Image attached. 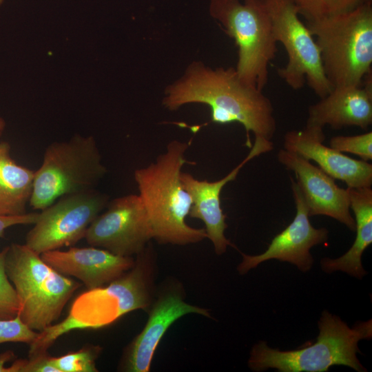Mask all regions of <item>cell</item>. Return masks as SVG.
Here are the masks:
<instances>
[{"instance_id": "1", "label": "cell", "mask_w": 372, "mask_h": 372, "mask_svg": "<svg viewBox=\"0 0 372 372\" xmlns=\"http://www.w3.org/2000/svg\"><path fill=\"white\" fill-rule=\"evenodd\" d=\"M162 103L174 111L185 104L202 103L211 110V122L239 123L246 131L245 145L252 146L249 133L270 140L276 130L271 101L262 90L244 83L234 68H211L191 63L183 76L165 90Z\"/></svg>"}, {"instance_id": "2", "label": "cell", "mask_w": 372, "mask_h": 372, "mask_svg": "<svg viewBox=\"0 0 372 372\" xmlns=\"http://www.w3.org/2000/svg\"><path fill=\"white\" fill-rule=\"evenodd\" d=\"M145 247L132 269L103 287L87 289L73 302L68 316L39 332L30 344L29 358L48 353L62 335L75 329H96L110 325L123 315L147 309L151 302L153 264Z\"/></svg>"}, {"instance_id": "3", "label": "cell", "mask_w": 372, "mask_h": 372, "mask_svg": "<svg viewBox=\"0 0 372 372\" xmlns=\"http://www.w3.org/2000/svg\"><path fill=\"white\" fill-rule=\"evenodd\" d=\"M189 145L174 140L154 163L134 172L153 238L158 243L185 245L207 238L205 229L192 227L185 222L192 200L182 185L180 174L184 164L193 163L185 158Z\"/></svg>"}, {"instance_id": "4", "label": "cell", "mask_w": 372, "mask_h": 372, "mask_svg": "<svg viewBox=\"0 0 372 372\" xmlns=\"http://www.w3.org/2000/svg\"><path fill=\"white\" fill-rule=\"evenodd\" d=\"M319 334L311 345L280 351L259 341L250 351L248 366L261 372L275 369L280 372H326L335 365L366 371L357 357L360 340L372 337V320L357 322L349 327L339 316L324 310L318 322Z\"/></svg>"}, {"instance_id": "5", "label": "cell", "mask_w": 372, "mask_h": 372, "mask_svg": "<svg viewBox=\"0 0 372 372\" xmlns=\"http://www.w3.org/2000/svg\"><path fill=\"white\" fill-rule=\"evenodd\" d=\"M332 87L362 85L372 66V1L338 14L306 21Z\"/></svg>"}, {"instance_id": "6", "label": "cell", "mask_w": 372, "mask_h": 372, "mask_svg": "<svg viewBox=\"0 0 372 372\" xmlns=\"http://www.w3.org/2000/svg\"><path fill=\"white\" fill-rule=\"evenodd\" d=\"M6 271L19 300L18 316L39 332L59 318L81 284L56 271L25 244L7 247Z\"/></svg>"}, {"instance_id": "7", "label": "cell", "mask_w": 372, "mask_h": 372, "mask_svg": "<svg viewBox=\"0 0 372 372\" xmlns=\"http://www.w3.org/2000/svg\"><path fill=\"white\" fill-rule=\"evenodd\" d=\"M209 12L238 47L235 69L240 79L263 90L268 81L269 65L278 52L263 0H210Z\"/></svg>"}, {"instance_id": "8", "label": "cell", "mask_w": 372, "mask_h": 372, "mask_svg": "<svg viewBox=\"0 0 372 372\" xmlns=\"http://www.w3.org/2000/svg\"><path fill=\"white\" fill-rule=\"evenodd\" d=\"M107 169L94 138L74 135L49 145L34 172L30 205L43 210L59 198L94 189Z\"/></svg>"}, {"instance_id": "9", "label": "cell", "mask_w": 372, "mask_h": 372, "mask_svg": "<svg viewBox=\"0 0 372 372\" xmlns=\"http://www.w3.org/2000/svg\"><path fill=\"white\" fill-rule=\"evenodd\" d=\"M268 11L273 35L287 54V63L278 70V76L297 90L305 83L320 98L333 87L322 67L320 50L306 23L291 0H263Z\"/></svg>"}, {"instance_id": "10", "label": "cell", "mask_w": 372, "mask_h": 372, "mask_svg": "<svg viewBox=\"0 0 372 372\" xmlns=\"http://www.w3.org/2000/svg\"><path fill=\"white\" fill-rule=\"evenodd\" d=\"M94 189L63 196L41 210L28 232L25 245L39 254L76 244L108 203Z\"/></svg>"}, {"instance_id": "11", "label": "cell", "mask_w": 372, "mask_h": 372, "mask_svg": "<svg viewBox=\"0 0 372 372\" xmlns=\"http://www.w3.org/2000/svg\"><path fill=\"white\" fill-rule=\"evenodd\" d=\"M107 210L99 214L87 229L85 239L93 247L122 256L138 254L153 238L149 218L136 194H129L108 202Z\"/></svg>"}, {"instance_id": "12", "label": "cell", "mask_w": 372, "mask_h": 372, "mask_svg": "<svg viewBox=\"0 0 372 372\" xmlns=\"http://www.w3.org/2000/svg\"><path fill=\"white\" fill-rule=\"evenodd\" d=\"M290 180L296 208L293 221L274 236L263 253L254 256L240 253L242 260L237 267L240 275L247 273L263 262L273 259L293 264L302 272L309 271L314 261L310 249L327 241L329 231L324 227H313L298 184L291 177Z\"/></svg>"}, {"instance_id": "13", "label": "cell", "mask_w": 372, "mask_h": 372, "mask_svg": "<svg viewBox=\"0 0 372 372\" xmlns=\"http://www.w3.org/2000/svg\"><path fill=\"white\" fill-rule=\"evenodd\" d=\"M278 160L295 174L309 216H327L344 224L350 230H355V219L350 211L348 188L340 187L334 178L295 153L281 149L278 153Z\"/></svg>"}, {"instance_id": "14", "label": "cell", "mask_w": 372, "mask_h": 372, "mask_svg": "<svg viewBox=\"0 0 372 372\" xmlns=\"http://www.w3.org/2000/svg\"><path fill=\"white\" fill-rule=\"evenodd\" d=\"M270 140L255 137L254 145L246 158L227 175L216 181L198 180L192 174L182 172L180 179L183 188L189 193L192 200L188 216L201 220L205 225L207 238L212 242L216 254H224L231 242L226 238L225 231L227 228L226 216L220 205V194L225 185L234 180L242 167L254 158L272 150Z\"/></svg>"}, {"instance_id": "15", "label": "cell", "mask_w": 372, "mask_h": 372, "mask_svg": "<svg viewBox=\"0 0 372 372\" xmlns=\"http://www.w3.org/2000/svg\"><path fill=\"white\" fill-rule=\"evenodd\" d=\"M323 127L306 125L300 130H290L284 136V149L308 160L334 179L342 180L349 188L371 187L372 165L353 159L331 147L323 145Z\"/></svg>"}, {"instance_id": "16", "label": "cell", "mask_w": 372, "mask_h": 372, "mask_svg": "<svg viewBox=\"0 0 372 372\" xmlns=\"http://www.w3.org/2000/svg\"><path fill=\"white\" fill-rule=\"evenodd\" d=\"M41 258L60 273L79 279L87 289L106 285L135 263L131 256L116 255L93 246L49 251L41 254Z\"/></svg>"}, {"instance_id": "17", "label": "cell", "mask_w": 372, "mask_h": 372, "mask_svg": "<svg viewBox=\"0 0 372 372\" xmlns=\"http://www.w3.org/2000/svg\"><path fill=\"white\" fill-rule=\"evenodd\" d=\"M195 313L209 317L207 309L189 304L175 292L163 295L154 304L142 331L126 349L121 369L148 372L155 350L168 328L180 317Z\"/></svg>"}, {"instance_id": "18", "label": "cell", "mask_w": 372, "mask_h": 372, "mask_svg": "<svg viewBox=\"0 0 372 372\" xmlns=\"http://www.w3.org/2000/svg\"><path fill=\"white\" fill-rule=\"evenodd\" d=\"M367 74L362 85L333 87L308 109L307 125L333 129L356 126L366 130L372 123V79Z\"/></svg>"}, {"instance_id": "19", "label": "cell", "mask_w": 372, "mask_h": 372, "mask_svg": "<svg viewBox=\"0 0 372 372\" xmlns=\"http://www.w3.org/2000/svg\"><path fill=\"white\" fill-rule=\"evenodd\" d=\"M347 188L350 208L355 216L354 242L344 254L337 258H322L320 267L328 273L340 271L361 280L367 273L362 267V256L372 243V189L371 187Z\"/></svg>"}, {"instance_id": "20", "label": "cell", "mask_w": 372, "mask_h": 372, "mask_svg": "<svg viewBox=\"0 0 372 372\" xmlns=\"http://www.w3.org/2000/svg\"><path fill=\"white\" fill-rule=\"evenodd\" d=\"M34 172L17 164L10 156V146L0 143V215L25 214L32 196Z\"/></svg>"}, {"instance_id": "21", "label": "cell", "mask_w": 372, "mask_h": 372, "mask_svg": "<svg viewBox=\"0 0 372 372\" xmlns=\"http://www.w3.org/2000/svg\"><path fill=\"white\" fill-rule=\"evenodd\" d=\"M306 21L320 19L351 10L372 0H291Z\"/></svg>"}, {"instance_id": "22", "label": "cell", "mask_w": 372, "mask_h": 372, "mask_svg": "<svg viewBox=\"0 0 372 372\" xmlns=\"http://www.w3.org/2000/svg\"><path fill=\"white\" fill-rule=\"evenodd\" d=\"M101 348L87 346L59 357H52L53 364L60 372H96V360Z\"/></svg>"}, {"instance_id": "23", "label": "cell", "mask_w": 372, "mask_h": 372, "mask_svg": "<svg viewBox=\"0 0 372 372\" xmlns=\"http://www.w3.org/2000/svg\"><path fill=\"white\" fill-rule=\"evenodd\" d=\"M7 247L0 251V320H11L19 313V303L16 290L6 271Z\"/></svg>"}, {"instance_id": "24", "label": "cell", "mask_w": 372, "mask_h": 372, "mask_svg": "<svg viewBox=\"0 0 372 372\" xmlns=\"http://www.w3.org/2000/svg\"><path fill=\"white\" fill-rule=\"evenodd\" d=\"M329 147L340 152L358 156L362 161L372 160V132L355 136H335L331 138Z\"/></svg>"}, {"instance_id": "25", "label": "cell", "mask_w": 372, "mask_h": 372, "mask_svg": "<svg viewBox=\"0 0 372 372\" xmlns=\"http://www.w3.org/2000/svg\"><path fill=\"white\" fill-rule=\"evenodd\" d=\"M26 326L17 316L11 320H0V344L6 342H23L31 344L38 335Z\"/></svg>"}, {"instance_id": "26", "label": "cell", "mask_w": 372, "mask_h": 372, "mask_svg": "<svg viewBox=\"0 0 372 372\" xmlns=\"http://www.w3.org/2000/svg\"><path fill=\"white\" fill-rule=\"evenodd\" d=\"M22 372H60L48 353L26 360Z\"/></svg>"}, {"instance_id": "27", "label": "cell", "mask_w": 372, "mask_h": 372, "mask_svg": "<svg viewBox=\"0 0 372 372\" xmlns=\"http://www.w3.org/2000/svg\"><path fill=\"white\" fill-rule=\"evenodd\" d=\"M39 213H25L17 216L0 215V237H2L5 231L12 226L18 225H33L37 220Z\"/></svg>"}, {"instance_id": "28", "label": "cell", "mask_w": 372, "mask_h": 372, "mask_svg": "<svg viewBox=\"0 0 372 372\" xmlns=\"http://www.w3.org/2000/svg\"><path fill=\"white\" fill-rule=\"evenodd\" d=\"M16 359V355L12 351L8 350L0 353V372H7V367L5 364Z\"/></svg>"}, {"instance_id": "29", "label": "cell", "mask_w": 372, "mask_h": 372, "mask_svg": "<svg viewBox=\"0 0 372 372\" xmlns=\"http://www.w3.org/2000/svg\"><path fill=\"white\" fill-rule=\"evenodd\" d=\"M6 123L3 118H0V136L2 134L5 129Z\"/></svg>"}, {"instance_id": "30", "label": "cell", "mask_w": 372, "mask_h": 372, "mask_svg": "<svg viewBox=\"0 0 372 372\" xmlns=\"http://www.w3.org/2000/svg\"><path fill=\"white\" fill-rule=\"evenodd\" d=\"M3 0H0V6L3 3Z\"/></svg>"}]
</instances>
